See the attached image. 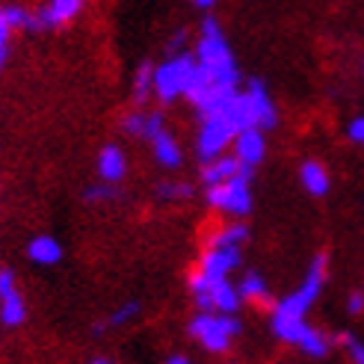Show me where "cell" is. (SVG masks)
Returning a JSON list of instances; mask_svg holds the SVG:
<instances>
[{"label":"cell","instance_id":"1","mask_svg":"<svg viewBox=\"0 0 364 364\" xmlns=\"http://www.w3.org/2000/svg\"><path fill=\"white\" fill-rule=\"evenodd\" d=\"M196 60L213 75V83L234 86V89L240 86V68L234 63V53L223 36V27L213 15H208L202 21V39H198V48H196Z\"/></svg>","mask_w":364,"mask_h":364},{"label":"cell","instance_id":"2","mask_svg":"<svg viewBox=\"0 0 364 364\" xmlns=\"http://www.w3.org/2000/svg\"><path fill=\"white\" fill-rule=\"evenodd\" d=\"M326 255H317V258L311 261V267H308L302 284L294 290V294H287L284 299L276 302V308H272V314L279 317H299L305 320V314L311 311V305L317 302V296L323 294L326 287Z\"/></svg>","mask_w":364,"mask_h":364},{"label":"cell","instance_id":"3","mask_svg":"<svg viewBox=\"0 0 364 364\" xmlns=\"http://www.w3.org/2000/svg\"><path fill=\"white\" fill-rule=\"evenodd\" d=\"M243 323L234 314H216V311H198L190 320V335L202 343L208 353H225L231 341L240 335Z\"/></svg>","mask_w":364,"mask_h":364},{"label":"cell","instance_id":"4","mask_svg":"<svg viewBox=\"0 0 364 364\" xmlns=\"http://www.w3.org/2000/svg\"><path fill=\"white\" fill-rule=\"evenodd\" d=\"M252 172L255 169L243 166L234 178L208 187V205L213 210L228 213V216H249V210H252Z\"/></svg>","mask_w":364,"mask_h":364},{"label":"cell","instance_id":"5","mask_svg":"<svg viewBox=\"0 0 364 364\" xmlns=\"http://www.w3.org/2000/svg\"><path fill=\"white\" fill-rule=\"evenodd\" d=\"M193 68H196V57L187 50H181L175 53L172 60H166L163 65L154 68V95L163 101V104H169L175 98L184 95V89L193 77Z\"/></svg>","mask_w":364,"mask_h":364},{"label":"cell","instance_id":"6","mask_svg":"<svg viewBox=\"0 0 364 364\" xmlns=\"http://www.w3.org/2000/svg\"><path fill=\"white\" fill-rule=\"evenodd\" d=\"M240 264H243V246H208L202 261H198V269L193 272V279L198 282L228 279Z\"/></svg>","mask_w":364,"mask_h":364},{"label":"cell","instance_id":"7","mask_svg":"<svg viewBox=\"0 0 364 364\" xmlns=\"http://www.w3.org/2000/svg\"><path fill=\"white\" fill-rule=\"evenodd\" d=\"M202 131H198V142H196V151H198V160L208 163L213 157H220L228 145L234 142V127L223 119V113H210V116H202Z\"/></svg>","mask_w":364,"mask_h":364},{"label":"cell","instance_id":"8","mask_svg":"<svg viewBox=\"0 0 364 364\" xmlns=\"http://www.w3.org/2000/svg\"><path fill=\"white\" fill-rule=\"evenodd\" d=\"M27 320V305L18 294L15 284V272L12 269H0V323L15 329Z\"/></svg>","mask_w":364,"mask_h":364},{"label":"cell","instance_id":"9","mask_svg":"<svg viewBox=\"0 0 364 364\" xmlns=\"http://www.w3.org/2000/svg\"><path fill=\"white\" fill-rule=\"evenodd\" d=\"M234 157L240 160V166L255 169L261 166L267 157V139L261 127H243V131L234 134Z\"/></svg>","mask_w":364,"mask_h":364},{"label":"cell","instance_id":"10","mask_svg":"<svg viewBox=\"0 0 364 364\" xmlns=\"http://www.w3.org/2000/svg\"><path fill=\"white\" fill-rule=\"evenodd\" d=\"M246 95L252 98L255 116H258V127H261V131H272V127L279 124V110H276V104H272V98H269V92H267L264 80L252 77V80L246 83Z\"/></svg>","mask_w":364,"mask_h":364},{"label":"cell","instance_id":"11","mask_svg":"<svg viewBox=\"0 0 364 364\" xmlns=\"http://www.w3.org/2000/svg\"><path fill=\"white\" fill-rule=\"evenodd\" d=\"M95 166H98V178L101 181H107V184H122V178L127 172L124 151L119 149V145H104Z\"/></svg>","mask_w":364,"mask_h":364},{"label":"cell","instance_id":"12","mask_svg":"<svg viewBox=\"0 0 364 364\" xmlns=\"http://www.w3.org/2000/svg\"><path fill=\"white\" fill-rule=\"evenodd\" d=\"M83 9V0H48V6L39 9V21L45 30L50 27H63L71 18H77Z\"/></svg>","mask_w":364,"mask_h":364},{"label":"cell","instance_id":"13","mask_svg":"<svg viewBox=\"0 0 364 364\" xmlns=\"http://www.w3.org/2000/svg\"><path fill=\"white\" fill-rule=\"evenodd\" d=\"M149 142H151L154 157H157L160 166H166V169H178L181 163H184V154H181V145H178V139L166 131V127H160V131H157Z\"/></svg>","mask_w":364,"mask_h":364},{"label":"cell","instance_id":"14","mask_svg":"<svg viewBox=\"0 0 364 364\" xmlns=\"http://www.w3.org/2000/svg\"><path fill=\"white\" fill-rule=\"evenodd\" d=\"M299 184L305 187L308 196L323 198L326 193H329L332 181H329V172H326L323 163H317V160H305L302 166H299Z\"/></svg>","mask_w":364,"mask_h":364},{"label":"cell","instance_id":"15","mask_svg":"<svg viewBox=\"0 0 364 364\" xmlns=\"http://www.w3.org/2000/svg\"><path fill=\"white\" fill-rule=\"evenodd\" d=\"M243 166H240V160L237 157H225V154H220V157H213V160H208L205 163V172H202V181L208 187H213V184H223V181H228V178H234Z\"/></svg>","mask_w":364,"mask_h":364},{"label":"cell","instance_id":"16","mask_svg":"<svg viewBox=\"0 0 364 364\" xmlns=\"http://www.w3.org/2000/svg\"><path fill=\"white\" fill-rule=\"evenodd\" d=\"M27 258L33 264H39V267H53V264L63 261V246H60V240H53V237H36L27 246Z\"/></svg>","mask_w":364,"mask_h":364},{"label":"cell","instance_id":"17","mask_svg":"<svg viewBox=\"0 0 364 364\" xmlns=\"http://www.w3.org/2000/svg\"><path fill=\"white\" fill-rule=\"evenodd\" d=\"M332 343H335V341H332L329 335H326V332L314 329V326H308L305 335L299 338L296 347H299L305 355H311V358H326V355L332 353Z\"/></svg>","mask_w":364,"mask_h":364},{"label":"cell","instance_id":"18","mask_svg":"<svg viewBox=\"0 0 364 364\" xmlns=\"http://www.w3.org/2000/svg\"><path fill=\"white\" fill-rule=\"evenodd\" d=\"M237 290H240V296H243V299H249V302H267V299H269L267 279L261 276V272H255V269H249L246 276L240 279Z\"/></svg>","mask_w":364,"mask_h":364},{"label":"cell","instance_id":"19","mask_svg":"<svg viewBox=\"0 0 364 364\" xmlns=\"http://www.w3.org/2000/svg\"><path fill=\"white\" fill-rule=\"evenodd\" d=\"M246 240H249V228L243 223H231L213 234L210 246H243Z\"/></svg>","mask_w":364,"mask_h":364},{"label":"cell","instance_id":"20","mask_svg":"<svg viewBox=\"0 0 364 364\" xmlns=\"http://www.w3.org/2000/svg\"><path fill=\"white\" fill-rule=\"evenodd\" d=\"M136 314H139V302H124V305L116 308V311L107 317V320L95 323V332H107V329H113V326H124V323H131Z\"/></svg>","mask_w":364,"mask_h":364},{"label":"cell","instance_id":"21","mask_svg":"<svg viewBox=\"0 0 364 364\" xmlns=\"http://www.w3.org/2000/svg\"><path fill=\"white\" fill-rule=\"evenodd\" d=\"M149 92H154V65H139L136 71V80H134V101L136 104H145Z\"/></svg>","mask_w":364,"mask_h":364},{"label":"cell","instance_id":"22","mask_svg":"<svg viewBox=\"0 0 364 364\" xmlns=\"http://www.w3.org/2000/svg\"><path fill=\"white\" fill-rule=\"evenodd\" d=\"M116 196H119V184H107V181H101V184L86 190V202H110V198H116Z\"/></svg>","mask_w":364,"mask_h":364},{"label":"cell","instance_id":"23","mask_svg":"<svg viewBox=\"0 0 364 364\" xmlns=\"http://www.w3.org/2000/svg\"><path fill=\"white\" fill-rule=\"evenodd\" d=\"M338 343L343 350H347V355L358 364V361H364V343L355 338V335H350V332H343V335H338Z\"/></svg>","mask_w":364,"mask_h":364},{"label":"cell","instance_id":"24","mask_svg":"<svg viewBox=\"0 0 364 364\" xmlns=\"http://www.w3.org/2000/svg\"><path fill=\"white\" fill-rule=\"evenodd\" d=\"M122 131L127 136H139L142 139V134H145V113H127L122 119Z\"/></svg>","mask_w":364,"mask_h":364},{"label":"cell","instance_id":"25","mask_svg":"<svg viewBox=\"0 0 364 364\" xmlns=\"http://www.w3.org/2000/svg\"><path fill=\"white\" fill-rule=\"evenodd\" d=\"M193 193L190 184H160L157 187V196L160 198H187Z\"/></svg>","mask_w":364,"mask_h":364},{"label":"cell","instance_id":"26","mask_svg":"<svg viewBox=\"0 0 364 364\" xmlns=\"http://www.w3.org/2000/svg\"><path fill=\"white\" fill-rule=\"evenodd\" d=\"M9 21H6V15H4V9H0V68H4V63H6V39H9Z\"/></svg>","mask_w":364,"mask_h":364},{"label":"cell","instance_id":"27","mask_svg":"<svg viewBox=\"0 0 364 364\" xmlns=\"http://www.w3.org/2000/svg\"><path fill=\"white\" fill-rule=\"evenodd\" d=\"M347 314H353V317L364 314V290H353L347 296Z\"/></svg>","mask_w":364,"mask_h":364},{"label":"cell","instance_id":"28","mask_svg":"<svg viewBox=\"0 0 364 364\" xmlns=\"http://www.w3.org/2000/svg\"><path fill=\"white\" fill-rule=\"evenodd\" d=\"M347 136H350V142L364 145V116H358V119H353L347 124Z\"/></svg>","mask_w":364,"mask_h":364},{"label":"cell","instance_id":"29","mask_svg":"<svg viewBox=\"0 0 364 364\" xmlns=\"http://www.w3.org/2000/svg\"><path fill=\"white\" fill-rule=\"evenodd\" d=\"M190 4H193L196 9H213V6H216V0H190Z\"/></svg>","mask_w":364,"mask_h":364},{"label":"cell","instance_id":"30","mask_svg":"<svg viewBox=\"0 0 364 364\" xmlns=\"http://www.w3.org/2000/svg\"><path fill=\"white\" fill-rule=\"evenodd\" d=\"M166 364H190V361H187V358H184V355H175V358H169V361H166Z\"/></svg>","mask_w":364,"mask_h":364},{"label":"cell","instance_id":"31","mask_svg":"<svg viewBox=\"0 0 364 364\" xmlns=\"http://www.w3.org/2000/svg\"><path fill=\"white\" fill-rule=\"evenodd\" d=\"M92 364H110V361H107V358H95Z\"/></svg>","mask_w":364,"mask_h":364},{"label":"cell","instance_id":"32","mask_svg":"<svg viewBox=\"0 0 364 364\" xmlns=\"http://www.w3.org/2000/svg\"><path fill=\"white\" fill-rule=\"evenodd\" d=\"M361 68H364V63H361Z\"/></svg>","mask_w":364,"mask_h":364},{"label":"cell","instance_id":"33","mask_svg":"<svg viewBox=\"0 0 364 364\" xmlns=\"http://www.w3.org/2000/svg\"><path fill=\"white\" fill-rule=\"evenodd\" d=\"M358 364H364V361H358Z\"/></svg>","mask_w":364,"mask_h":364}]
</instances>
